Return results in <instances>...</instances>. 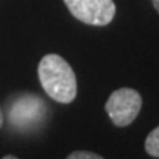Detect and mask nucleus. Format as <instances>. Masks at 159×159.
<instances>
[{"label": "nucleus", "mask_w": 159, "mask_h": 159, "mask_svg": "<svg viewBox=\"0 0 159 159\" xmlns=\"http://www.w3.org/2000/svg\"><path fill=\"white\" fill-rule=\"evenodd\" d=\"M39 80L49 96L59 103H71L77 96V77L62 56L46 55L39 63Z\"/></svg>", "instance_id": "nucleus-1"}, {"label": "nucleus", "mask_w": 159, "mask_h": 159, "mask_svg": "<svg viewBox=\"0 0 159 159\" xmlns=\"http://www.w3.org/2000/svg\"><path fill=\"white\" fill-rule=\"evenodd\" d=\"M46 103L37 94H21L7 102V119L13 127L19 130H31L40 124L46 114Z\"/></svg>", "instance_id": "nucleus-2"}, {"label": "nucleus", "mask_w": 159, "mask_h": 159, "mask_svg": "<svg viewBox=\"0 0 159 159\" xmlns=\"http://www.w3.org/2000/svg\"><path fill=\"white\" fill-rule=\"evenodd\" d=\"M105 109L116 127H127L137 118L142 109V96L134 89H118L109 96Z\"/></svg>", "instance_id": "nucleus-3"}, {"label": "nucleus", "mask_w": 159, "mask_h": 159, "mask_svg": "<svg viewBox=\"0 0 159 159\" xmlns=\"http://www.w3.org/2000/svg\"><path fill=\"white\" fill-rule=\"evenodd\" d=\"M63 2L68 11L72 13V16L87 25H94V27L108 25L114 19L116 12L114 0H63Z\"/></svg>", "instance_id": "nucleus-4"}, {"label": "nucleus", "mask_w": 159, "mask_h": 159, "mask_svg": "<svg viewBox=\"0 0 159 159\" xmlns=\"http://www.w3.org/2000/svg\"><path fill=\"white\" fill-rule=\"evenodd\" d=\"M144 149L150 156L153 158H159V125L149 133V136L146 137L144 142Z\"/></svg>", "instance_id": "nucleus-5"}, {"label": "nucleus", "mask_w": 159, "mask_h": 159, "mask_svg": "<svg viewBox=\"0 0 159 159\" xmlns=\"http://www.w3.org/2000/svg\"><path fill=\"white\" fill-rule=\"evenodd\" d=\"M66 159H105L100 155L94 153V152H89V150H77L72 152Z\"/></svg>", "instance_id": "nucleus-6"}, {"label": "nucleus", "mask_w": 159, "mask_h": 159, "mask_svg": "<svg viewBox=\"0 0 159 159\" xmlns=\"http://www.w3.org/2000/svg\"><path fill=\"white\" fill-rule=\"evenodd\" d=\"M3 111H2V106H0V128H2V125H3Z\"/></svg>", "instance_id": "nucleus-7"}, {"label": "nucleus", "mask_w": 159, "mask_h": 159, "mask_svg": "<svg viewBox=\"0 0 159 159\" xmlns=\"http://www.w3.org/2000/svg\"><path fill=\"white\" fill-rule=\"evenodd\" d=\"M152 3H153V6H155V9L159 12V0H152Z\"/></svg>", "instance_id": "nucleus-8"}, {"label": "nucleus", "mask_w": 159, "mask_h": 159, "mask_svg": "<svg viewBox=\"0 0 159 159\" xmlns=\"http://www.w3.org/2000/svg\"><path fill=\"white\" fill-rule=\"evenodd\" d=\"M2 159H18L16 156H13V155H6V156H3Z\"/></svg>", "instance_id": "nucleus-9"}]
</instances>
